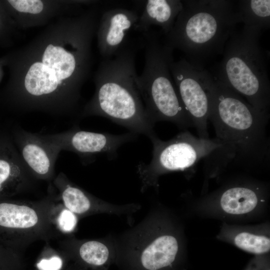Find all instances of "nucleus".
Returning a JSON list of instances; mask_svg holds the SVG:
<instances>
[{
	"label": "nucleus",
	"mask_w": 270,
	"mask_h": 270,
	"mask_svg": "<svg viewBox=\"0 0 270 270\" xmlns=\"http://www.w3.org/2000/svg\"><path fill=\"white\" fill-rule=\"evenodd\" d=\"M208 96V120L216 138L240 164H268L270 141L266 134L268 112L254 108L240 95L202 71Z\"/></svg>",
	"instance_id": "f257e3e1"
},
{
	"label": "nucleus",
	"mask_w": 270,
	"mask_h": 270,
	"mask_svg": "<svg viewBox=\"0 0 270 270\" xmlns=\"http://www.w3.org/2000/svg\"><path fill=\"white\" fill-rule=\"evenodd\" d=\"M164 42L182 52L198 70L222 54L229 38L240 23L232 0H186Z\"/></svg>",
	"instance_id": "f03ea898"
},
{
	"label": "nucleus",
	"mask_w": 270,
	"mask_h": 270,
	"mask_svg": "<svg viewBox=\"0 0 270 270\" xmlns=\"http://www.w3.org/2000/svg\"><path fill=\"white\" fill-rule=\"evenodd\" d=\"M136 50L128 43L114 58L102 62L96 94L82 116H101L149 138L155 134L154 124L148 118L136 85Z\"/></svg>",
	"instance_id": "7ed1b4c3"
},
{
	"label": "nucleus",
	"mask_w": 270,
	"mask_h": 270,
	"mask_svg": "<svg viewBox=\"0 0 270 270\" xmlns=\"http://www.w3.org/2000/svg\"><path fill=\"white\" fill-rule=\"evenodd\" d=\"M142 34L144 66L136 83L148 118L154 124L168 121L182 130L194 127L171 74L174 50L160 39L157 32L149 30Z\"/></svg>",
	"instance_id": "20e7f679"
},
{
	"label": "nucleus",
	"mask_w": 270,
	"mask_h": 270,
	"mask_svg": "<svg viewBox=\"0 0 270 270\" xmlns=\"http://www.w3.org/2000/svg\"><path fill=\"white\" fill-rule=\"evenodd\" d=\"M260 34V30L244 26L236 30L225 46L214 77L254 108L268 112L270 84L259 41Z\"/></svg>",
	"instance_id": "39448f33"
},
{
	"label": "nucleus",
	"mask_w": 270,
	"mask_h": 270,
	"mask_svg": "<svg viewBox=\"0 0 270 270\" xmlns=\"http://www.w3.org/2000/svg\"><path fill=\"white\" fill-rule=\"evenodd\" d=\"M149 138L153 146L152 159L148 164L140 162L136 166L142 192L156 186L160 175L188 169L224 144L216 138H198L186 130L167 141L161 140L156 134Z\"/></svg>",
	"instance_id": "423d86ee"
},
{
	"label": "nucleus",
	"mask_w": 270,
	"mask_h": 270,
	"mask_svg": "<svg viewBox=\"0 0 270 270\" xmlns=\"http://www.w3.org/2000/svg\"><path fill=\"white\" fill-rule=\"evenodd\" d=\"M116 244V250L132 256L142 270H164L171 267L179 248L174 236H154L148 218Z\"/></svg>",
	"instance_id": "0eeeda50"
},
{
	"label": "nucleus",
	"mask_w": 270,
	"mask_h": 270,
	"mask_svg": "<svg viewBox=\"0 0 270 270\" xmlns=\"http://www.w3.org/2000/svg\"><path fill=\"white\" fill-rule=\"evenodd\" d=\"M40 135L60 152H73L86 164L94 161L99 155H105L110 160L116 158L121 146L138 137L131 132L116 135L82 130L78 124L64 132Z\"/></svg>",
	"instance_id": "6e6552de"
},
{
	"label": "nucleus",
	"mask_w": 270,
	"mask_h": 270,
	"mask_svg": "<svg viewBox=\"0 0 270 270\" xmlns=\"http://www.w3.org/2000/svg\"><path fill=\"white\" fill-rule=\"evenodd\" d=\"M203 70L197 69L185 58L173 61L170 65L178 94L193 122L198 137L208 138L209 102L203 78Z\"/></svg>",
	"instance_id": "1a4fd4ad"
},
{
	"label": "nucleus",
	"mask_w": 270,
	"mask_h": 270,
	"mask_svg": "<svg viewBox=\"0 0 270 270\" xmlns=\"http://www.w3.org/2000/svg\"><path fill=\"white\" fill-rule=\"evenodd\" d=\"M10 132L22 160L31 173L42 178H50L60 152L40 134L26 131L19 126H14Z\"/></svg>",
	"instance_id": "9d476101"
},
{
	"label": "nucleus",
	"mask_w": 270,
	"mask_h": 270,
	"mask_svg": "<svg viewBox=\"0 0 270 270\" xmlns=\"http://www.w3.org/2000/svg\"><path fill=\"white\" fill-rule=\"evenodd\" d=\"M139 15L135 10L116 8L106 10L98 32L99 47L106 58L115 56L128 44V36L134 29Z\"/></svg>",
	"instance_id": "9b49d317"
},
{
	"label": "nucleus",
	"mask_w": 270,
	"mask_h": 270,
	"mask_svg": "<svg viewBox=\"0 0 270 270\" xmlns=\"http://www.w3.org/2000/svg\"><path fill=\"white\" fill-rule=\"evenodd\" d=\"M32 174L22 160L11 132L0 130V200L18 192Z\"/></svg>",
	"instance_id": "f8f14e48"
},
{
	"label": "nucleus",
	"mask_w": 270,
	"mask_h": 270,
	"mask_svg": "<svg viewBox=\"0 0 270 270\" xmlns=\"http://www.w3.org/2000/svg\"><path fill=\"white\" fill-rule=\"evenodd\" d=\"M56 182L61 188L62 196L67 208L72 212L82 214L94 210L118 216L134 212L140 208L138 204L116 205L96 198L70 182L60 174Z\"/></svg>",
	"instance_id": "ddd939ff"
},
{
	"label": "nucleus",
	"mask_w": 270,
	"mask_h": 270,
	"mask_svg": "<svg viewBox=\"0 0 270 270\" xmlns=\"http://www.w3.org/2000/svg\"><path fill=\"white\" fill-rule=\"evenodd\" d=\"M182 8L180 0H146L134 30L143 33L155 25L160 27L166 36L172 30Z\"/></svg>",
	"instance_id": "4468645a"
},
{
	"label": "nucleus",
	"mask_w": 270,
	"mask_h": 270,
	"mask_svg": "<svg viewBox=\"0 0 270 270\" xmlns=\"http://www.w3.org/2000/svg\"><path fill=\"white\" fill-rule=\"evenodd\" d=\"M60 84L54 74L42 62L34 63L24 80V88L31 96L40 98L52 94Z\"/></svg>",
	"instance_id": "2eb2a0df"
},
{
	"label": "nucleus",
	"mask_w": 270,
	"mask_h": 270,
	"mask_svg": "<svg viewBox=\"0 0 270 270\" xmlns=\"http://www.w3.org/2000/svg\"><path fill=\"white\" fill-rule=\"evenodd\" d=\"M237 3V12L244 26L260 31L270 28V0H242Z\"/></svg>",
	"instance_id": "dca6fc26"
},
{
	"label": "nucleus",
	"mask_w": 270,
	"mask_h": 270,
	"mask_svg": "<svg viewBox=\"0 0 270 270\" xmlns=\"http://www.w3.org/2000/svg\"><path fill=\"white\" fill-rule=\"evenodd\" d=\"M74 56L64 48L48 45L45 50L42 60V64L56 76L60 84L62 80L72 76L76 68Z\"/></svg>",
	"instance_id": "f3484780"
},
{
	"label": "nucleus",
	"mask_w": 270,
	"mask_h": 270,
	"mask_svg": "<svg viewBox=\"0 0 270 270\" xmlns=\"http://www.w3.org/2000/svg\"><path fill=\"white\" fill-rule=\"evenodd\" d=\"M258 202L256 193L245 186H234L226 190L222 194L220 206L226 212L241 214L253 210Z\"/></svg>",
	"instance_id": "a211bd4d"
},
{
	"label": "nucleus",
	"mask_w": 270,
	"mask_h": 270,
	"mask_svg": "<svg viewBox=\"0 0 270 270\" xmlns=\"http://www.w3.org/2000/svg\"><path fill=\"white\" fill-rule=\"evenodd\" d=\"M116 252V243L107 240L87 241L81 244L78 250L82 260L96 266L107 265Z\"/></svg>",
	"instance_id": "6ab92c4d"
},
{
	"label": "nucleus",
	"mask_w": 270,
	"mask_h": 270,
	"mask_svg": "<svg viewBox=\"0 0 270 270\" xmlns=\"http://www.w3.org/2000/svg\"><path fill=\"white\" fill-rule=\"evenodd\" d=\"M234 243L240 248L255 254H262L269 252L270 238L246 232L238 234L234 238Z\"/></svg>",
	"instance_id": "aec40b11"
},
{
	"label": "nucleus",
	"mask_w": 270,
	"mask_h": 270,
	"mask_svg": "<svg viewBox=\"0 0 270 270\" xmlns=\"http://www.w3.org/2000/svg\"><path fill=\"white\" fill-rule=\"evenodd\" d=\"M8 2L20 12L36 14L43 9V3L40 0H10Z\"/></svg>",
	"instance_id": "412c9836"
},
{
	"label": "nucleus",
	"mask_w": 270,
	"mask_h": 270,
	"mask_svg": "<svg viewBox=\"0 0 270 270\" xmlns=\"http://www.w3.org/2000/svg\"><path fill=\"white\" fill-rule=\"evenodd\" d=\"M77 223V218L74 213L68 210H63L58 218V224L60 228L66 232L74 230Z\"/></svg>",
	"instance_id": "4be33fe9"
},
{
	"label": "nucleus",
	"mask_w": 270,
	"mask_h": 270,
	"mask_svg": "<svg viewBox=\"0 0 270 270\" xmlns=\"http://www.w3.org/2000/svg\"><path fill=\"white\" fill-rule=\"evenodd\" d=\"M62 266V260L58 256H54L50 259H42L38 264L40 270H60Z\"/></svg>",
	"instance_id": "5701e85b"
},
{
	"label": "nucleus",
	"mask_w": 270,
	"mask_h": 270,
	"mask_svg": "<svg viewBox=\"0 0 270 270\" xmlns=\"http://www.w3.org/2000/svg\"><path fill=\"white\" fill-rule=\"evenodd\" d=\"M7 255L6 250L1 246H0V265L4 263L5 258V256Z\"/></svg>",
	"instance_id": "b1692460"
},
{
	"label": "nucleus",
	"mask_w": 270,
	"mask_h": 270,
	"mask_svg": "<svg viewBox=\"0 0 270 270\" xmlns=\"http://www.w3.org/2000/svg\"><path fill=\"white\" fill-rule=\"evenodd\" d=\"M247 270H252V269H248Z\"/></svg>",
	"instance_id": "393cba45"
}]
</instances>
